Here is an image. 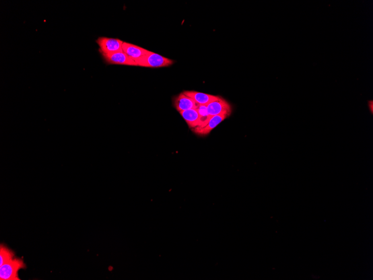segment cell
Segmentation results:
<instances>
[{
	"mask_svg": "<svg viewBox=\"0 0 373 280\" xmlns=\"http://www.w3.org/2000/svg\"><path fill=\"white\" fill-rule=\"evenodd\" d=\"M15 254L2 244L0 246V266L15 258Z\"/></svg>",
	"mask_w": 373,
	"mask_h": 280,
	"instance_id": "11",
	"label": "cell"
},
{
	"mask_svg": "<svg viewBox=\"0 0 373 280\" xmlns=\"http://www.w3.org/2000/svg\"><path fill=\"white\" fill-rule=\"evenodd\" d=\"M207 108L208 114L211 118L219 115H230L232 111L230 105L221 97L219 99L208 104Z\"/></svg>",
	"mask_w": 373,
	"mask_h": 280,
	"instance_id": "4",
	"label": "cell"
},
{
	"mask_svg": "<svg viewBox=\"0 0 373 280\" xmlns=\"http://www.w3.org/2000/svg\"><path fill=\"white\" fill-rule=\"evenodd\" d=\"M102 56L108 64L137 66L135 61L131 59L123 51L102 54Z\"/></svg>",
	"mask_w": 373,
	"mask_h": 280,
	"instance_id": "5",
	"label": "cell"
},
{
	"mask_svg": "<svg viewBox=\"0 0 373 280\" xmlns=\"http://www.w3.org/2000/svg\"><path fill=\"white\" fill-rule=\"evenodd\" d=\"M174 104L178 112L193 109V108L196 109L199 106L192 98L186 96L183 92L175 98Z\"/></svg>",
	"mask_w": 373,
	"mask_h": 280,
	"instance_id": "8",
	"label": "cell"
},
{
	"mask_svg": "<svg viewBox=\"0 0 373 280\" xmlns=\"http://www.w3.org/2000/svg\"><path fill=\"white\" fill-rule=\"evenodd\" d=\"M137 66L144 67L160 68L169 67L174 64L172 60L149 51L145 56L135 61Z\"/></svg>",
	"mask_w": 373,
	"mask_h": 280,
	"instance_id": "1",
	"label": "cell"
},
{
	"mask_svg": "<svg viewBox=\"0 0 373 280\" xmlns=\"http://www.w3.org/2000/svg\"><path fill=\"white\" fill-rule=\"evenodd\" d=\"M96 43L99 46L100 52L102 54L123 51L122 46L124 42L118 39L100 37L96 41Z\"/></svg>",
	"mask_w": 373,
	"mask_h": 280,
	"instance_id": "3",
	"label": "cell"
},
{
	"mask_svg": "<svg viewBox=\"0 0 373 280\" xmlns=\"http://www.w3.org/2000/svg\"><path fill=\"white\" fill-rule=\"evenodd\" d=\"M180 113L189 128L194 129L200 126V116L196 108L181 111Z\"/></svg>",
	"mask_w": 373,
	"mask_h": 280,
	"instance_id": "10",
	"label": "cell"
},
{
	"mask_svg": "<svg viewBox=\"0 0 373 280\" xmlns=\"http://www.w3.org/2000/svg\"><path fill=\"white\" fill-rule=\"evenodd\" d=\"M185 95L192 98L199 106H207L214 101L220 99V96L207 94L194 91H186L183 92Z\"/></svg>",
	"mask_w": 373,
	"mask_h": 280,
	"instance_id": "6",
	"label": "cell"
},
{
	"mask_svg": "<svg viewBox=\"0 0 373 280\" xmlns=\"http://www.w3.org/2000/svg\"><path fill=\"white\" fill-rule=\"evenodd\" d=\"M196 109L199 112L200 124L199 127L196 128H203L207 125L209 119L211 118L208 114L207 106H198Z\"/></svg>",
	"mask_w": 373,
	"mask_h": 280,
	"instance_id": "12",
	"label": "cell"
},
{
	"mask_svg": "<svg viewBox=\"0 0 373 280\" xmlns=\"http://www.w3.org/2000/svg\"><path fill=\"white\" fill-rule=\"evenodd\" d=\"M26 264L22 259L14 258L10 261L0 266V280H20L18 272L21 269H25Z\"/></svg>",
	"mask_w": 373,
	"mask_h": 280,
	"instance_id": "2",
	"label": "cell"
},
{
	"mask_svg": "<svg viewBox=\"0 0 373 280\" xmlns=\"http://www.w3.org/2000/svg\"><path fill=\"white\" fill-rule=\"evenodd\" d=\"M228 114H223L212 116L209 119L207 125L201 128H194L193 131L198 135H205L210 133V132L219 124L228 117Z\"/></svg>",
	"mask_w": 373,
	"mask_h": 280,
	"instance_id": "9",
	"label": "cell"
},
{
	"mask_svg": "<svg viewBox=\"0 0 373 280\" xmlns=\"http://www.w3.org/2000/svg\"><path fill=\"white\" fill-rule=\"evenodd\" d=\"M123 52L134 61H137L145 56L149 50L141 47L129 43L124 42L122 46Z\"/></svg>",
	"mask_w": 373,
	"mask_h": 280,
	"instance_id": "7",
	"label": "cell"
}]
</instances>
